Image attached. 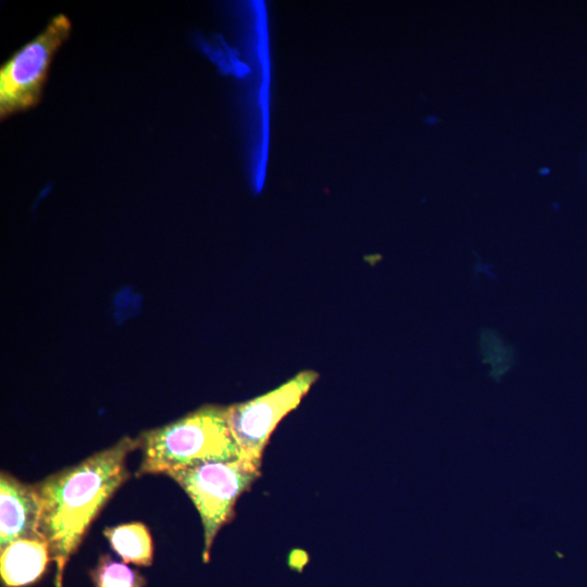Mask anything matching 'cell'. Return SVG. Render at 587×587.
I'll list each match as a JSON object with an SVG mask.
<instances>
[{
    "label": "cell",
    "mask_w": 587,
    "mask_h": 587,
    "mask_svg": "<svg viewBox=\"0 0 587 587\" xmlns=\"http://www.w3.org/2000/svg\"><path fill=\"white\" fill-rule=\"evenodd\" d=\"M139 447V437H123L112 447L36 485L41 503L39 532L55 564V587H62L65 567L92 521L128 479L126 459Z\"/></svg>",
    "instance_id": "cell-1"
},
{
    "label": "cell",
    "mask_w": 587,
    "mask_h": 587,
    "mask_svg": "<svg viewBox=\"0 0 587 587\" xmlns=\"http://www.w3.org/2000/svg\"><path fill=\"white\" fill-rule=\"evenodd\" d=\"M139 440L142 460L137 476L166 475L200 463L239 459L224 407H201L175 422L143 432Z\"/></svg>",
    "instance_id": "cell-2"
},
{
    "label": "cell",
    "mask_w": 587,
    "mask_h": 587,
    "mask_svg": "<svg viewBox=\"0 0 587 587\" xmlns=\"http://www.w3.org/2000/svg\"><path fill=\"white\" fill-rule=\"evenodd\" d=\"M188 495L198 510L204 533L202 560L209 562L217 532L234 515V507L260 476V467L240 459L205 462L166 474Z\"/></svg>",
    "instance_id": "cell-3"
},
{
    "label": "cell",
    "mask_w": 587,
    "mask_h": 587,
    "mask_svg": "<svg viewBox=\"0 0 587 587\" xmlns=\"http://www.w3.org/2000/svg\"><path fill=\"white\" fill-rule=\"evenodd\" d=\"M317 377L314 371H302L262 396L224 407L240 460L261 467L263 451L277 424L297 408Z\"/></svg>",
    "instance_id": "cell-4"
},
{
    "label": "cell",
    "mask_w": 587,
    "mask_h": 587,
    "mask_svg": "<svg viewBox=\"0 0 587 587\" xmlns=\"http://www.w3.org/2000/svg\"><path fill=\"white\" fill-rule=\"evenodd\" d=\"M71 22L54 16L33 40L16 51L0 70V115L28 109L39 100L55 51L68 37Z\"/></svg>",
    "instance_id": "cell-5"
},
{
    "label": "cell",
    "mask_w": 587,
    "mask_h": 587,
    "mask_svg": "<svg viewBox=\"0 0 587 587\" xmlns=\"http://www.w3.org/2000/svg\"><path fill=\"white\" fill-rule=\"evenodd\" d=\"M41 503L36 485L8 473L0 478V547L18 539L42 538L39 532Z\"/></svg>",
    "instance_id": "cell-6"
},
{
    "label": "cell",
    "mask_w": 587,
    "mask_h": 587,
    "mask_svg": "<svg viewBox=\"0 0 587 587\" xmlns=\"http://www.w3.org/2000/svg\"><path fill=\"white\" fill-rule=\"evenodd\" d=\"M43 538L18 539L1 549L0 574L5 587H24L37 582L51 562Z\"/></svg>",
    "instance_id": "cell-7"
},
{
    "label": "cell",
    "mask_w": 587,
    "mask_h": 587,
    "mask_svg": "<svg viewBox=\"0 0 587 587\" xmlns=\"http://www.w3.org/2000/svg\"><path fill=\"white\" fill-rule=\"evenodd\" d=\"M103 535L124 563L150 566L153 561V544L149 529L140 522L107 527Z\"/></svg>",
    "instance_id": "cell-8"
},
{
    "label": "cell",
    "mask_w": 587,
    "mask_h": 587,
    "mask_svg": "<svg viewBox=\"0 0 587 587\" xmlns=\"http://www.w3.org/2000/svg\"><path fill=\"white\" fill-rule=\"evenodd\" d=\"M90 578L95 587H145L147 583L138 571L124 562L114 561L108 554L99 558L90 571Z\"/></svg>",
    "instance_id": "cell-9"
},
{
    "label": "cell",
    "mask_w": 587,
    "mask_h": 587,
    "mask_svg": "<svg viewBox=\"0 0 587 587\" xmlns=\"http://www.w3.org/2000/svg\"><path fill=\"white\" fill-rule=\"evenodd\" d=\"M480 351L484 363L492 366L490 376L499 380L514 364V349L505 345L496 332L483 329L480 333Z\"/></svg>",
    "instance_id": "cell-10"
}]
</instances>
